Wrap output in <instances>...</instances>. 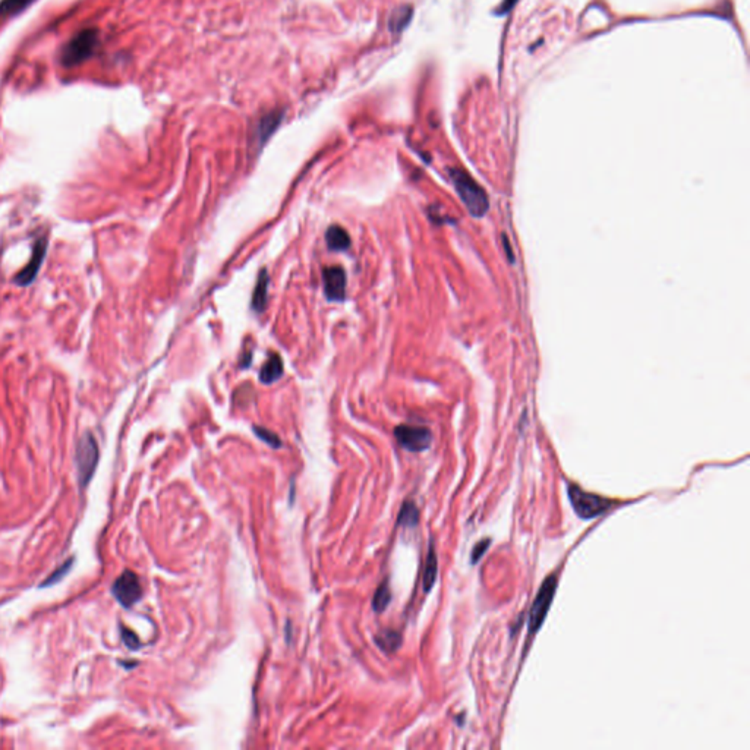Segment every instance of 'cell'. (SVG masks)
Here are the masks:
<instances>
[{
  "instance_id": "obj_1",
  "label": "cell",
  "mask_w": 750,
  "mask_h": 750,
  "mask_svg": "<svg viewBox=\"0 0 750 750\" xmlns=\"http://www.w3.org/2000/svg\"><path fill=\"white\" fill-rule=\"evenodd\" d=\"M450 178L453 181V185L459 193L460 200L466 206L467 211L472 217H482L490 207V201L485 191L472 179L466 172L460 169H452Z\"/></svg>"
},
{
  "instance_id": "obj_2",
  "label": "cell",
  "mask_w": 750,
  "mask_h": 750,
  "mask_svg": "<svg viewBox=\"0 0 750 750\" xmlns=\"http://www.w3.org/2000/svg\"><path fill=\"white\" fill-rule=\"evenodd\" d=\"M100 460V449L96 437L91 432H86L78 441L76 446V469H78V481L81 488H86L97 469Z\"/></svg>"
},
{
  "instance_id": "obj_3",
  "label": "cell",
  "mask_w": 750,
  "mask_h": 750,
  "mask_svg": "<svg viewBox=\"0 0 750 750\" xmlns=\"http://www.w3.org/2000/svg\"><path fill=\"white\" fill-rule=\"evenodd\" d=\"M98 44V31L87 29L78 33L62 50V64L65 66H76L93 56Z\"/></svg>"
},
{
  "instance_id": "obj_4",
  "label": "cell",
  "mask_w": 750,
  "mask_h": 750,
  "mask_svg": "<svg viewBox=\"0 0 750 750\" xmlns=\"http://www.w3.org/2000/svg\"><path fill=\"white\" fill-rule=\"evenodd\" d=\"M569 498L573 510L582 519H592L595 516L602 515L611 507V502H608V500L595 494L585 492L573 484L569 485Z\"/></svg>"
},
{
  "instance_id": "obj_5",
  "label": "cell",
  "mask_w": 750,
  "mask_h": 750,
  "mask_svg": "<svg viewBox=\"0 0 750 750\" xmlns=\"http://www.w3.org/2000/svg\"><path fill=\"white\" fill-rule=\"evenodd\" d=\"M555 589H557V577L555 576L547 577L532 604L531 613H529V632L531 633H535L542 626L548 614V609L552 602Z\"/></svg>"
},
{
  "instance_id": "obj_6",
  "label": "cell",
  "mask_w": 750,
  "mask_h": 750,
  "mask_svg": "<svg viewBox=\"0 0 750 750\" xmlns=\"http://www.w3.org/2000/svg\"><path fill=\"white\" fill-rule=\"evenodd\" d=\"M112 594L116 598V601L125 607L131 608L143 597V588L138 576L131 572L125 570L112 585Z\"/></svg>"
},
{
  "instance_id": "obj_7",
  "label": "cell",
  "mask_w": 750,
  "mask_h": 750,
  "mask_svg": "<svg viewBox=\"0 0 750 750\" xmlns=\"http://www.w3.org/2000/svg\"><path fill=\"white\" fill-rule=\"evenodd\" d=\"M395 437L400 446L409 452H424L431 446L432 434L425 427L399 425L395 430Z\"/></svg>"
},
{
  "instance_id": "obj_8",
  "label": "cell",
  "mask_w": 750,
  "mask_h": 750,
  "mask_svg": "<svg viewBox=\"0 0 750 750\" xmlns=\"http://www.w3.org/2000/svg\"><path fill=\"white\" fill-rule=\"evenodd\" d=\"M47 245H49V240L46 236L43 238H39L34 245H33V254H31V258L29 261V264H26L19 273L18 275L15 277V283L18 286H29L31 285L36 279H37V274L43 265V261L46 258V253H47Z\"/></svg>"
},
{
  "instance_id": "obj_9",
  "label": "cell",
  "mask_w": 750,
  "mask_h": 750,
  "mask_svg": "<svg viewBox=\"0 0 750 750\" xmlns=\"http://www.w3.org/2000/svg\"><path fill=\"white\" fill-rule=\"evenodd\" d=\"M324 292L328 300L342 302L346 296V274L342 267H327L323 271Z\"/></svg>"
},
{
  "instance_id": "obj_10",
  "label": "cell",
  "mask_w": 750,
  "mask_h": 750,
  "mask_svg": "<svg viewBox=\"0 0 750 750\" xmlns=\"http://www.w3.org/2000/svg\"><path fill=\"white\" fill-rule=\"evenodd\" d=\"M283 119V112H271L265 115L257 125L255 129V141L260 147H263L268 138L274 133V131L279 128L280 122Z\"/></svg>"
},
{
  "instance_id": "obj_11",
  "label": "cell",
  "mask_w": 750,
  "mask_h": 750,
  "mask_svg": "<svg viewBox=\"0 0 750 750\" xmlns=\"http://www.w3.org/2000/svg\"><path fill=\"white\" fill-rule=\"evenodd\" d=\"M282 375H283V360L279 355L273 353L270 355L268 360L263 365L260 371V381L264 384H271V382H275Z\"/></svg>"
},
{
  "instance_id": "obj_12",
  "label": "cell",
  "mask_w": 750,
  "mask_h": 750,
  "mask_svg": "<svg viewBox=\"0 0 750 750\" xmlns=\"http://www.w3.org/2000/svg\"><path fill=\"white\" fill-rule=\"evenodd\" d=\"M325 240L331 251H346V249L350 248V236L339 225L328 228L325 233Z\"/></svg>"
},
{
  "instance_id": "obj_13",
  "label": "cell",
  "mask_w": 750,
  "mask_h": 750,
  "mask_svg": "<svg viewBox=\"0 0 750 750\" xmlns=\"http://www.w3.org/2000/svg\"><path fill=\"white\" fill-rule=\"evenodd\" d=\"M268 283H270V279H268L267 270L264 268V270L260 271L258 280H257V285H255V289H254V295H253V308L257 313H263L265 310V307H267Z\"/></svg>"
},
{
  "instance_id": "obj_14",
  "label": "cell",
  "mask_w": 750,
  "mask_h": 750,
  "mask_svg": "<svg viewBox=\"0 0 750 750\" xmlns=\"http://www.w3.org/2000/svg\"><path fill=\"white\" fill-rule=\"evenodd\" d=\"M375 642L384 652L392 654L400 648L402 636L395 630H381L375 636Z\"/></svg>"
},
{
  "instance_id": "obj_15",
  "label": "cell",
  "mask_w": 750,
  "mask_h": 750,
  "mask_svg": "<svg viewBox=\"0 0 750 750\" xmlns=\"http://www.w3.org/2000/svg\"><path fill=\"white\" fill-rule=\"evenodd\" d=\"M412 15H413V9L410 6H402V8H397L393 14H392V18L390 21H388V24H390V30L396 34L402 33L407 24L410 22L412 19Z\"/></svg>"
},
{
  "instance_id": "obj_16",
  "label": "cell",
  "mask_w": 750,
  "mask_h": 750,
  "mask_svg": "<svg viewBox=\"0 0 750 750\" xmlns=\"http://www.w3.org/2000/svg\"><path fill=\"white\" fill-rule=\"evenodd\" d=\"M437 570H438L437 555H435L434 548L431 547L430 552H428L427 564H425V572H424V589H425V592H430L432 589L434 583H435V579H437Z\"/></svg>"
},
{
  "instance_id": "obj_17",
  "label": "cell",
  "mask_w": 750,
  "mask_h": 750,
  "mask_svg": "<svg viewBox=\"0 0 750 750\" xmlns=\"http://www.w3.org/2000/svg\"><path fill=\"white\" fill-rule=\"evenodd\" d=\"M36 0H0V16H14L29 8Z\"/></svg>"
},
{
  "instance_id": "obj_18",
  "label": "cell",
  "mask_w": 750,
  "mask_h": 750,
  "mask_svg": "<svg viewBox=\"0 0 750 750\" xmlns=\"http://www.w3.org/2000/svg\"><path fill=\"white\" fill-rule=\"evenodd\" d=\"M390 601H392V591L390 588H388V583L385 580L378 587L374 595V599H373V608L375 613H382V611L387 608V605L390 604Z\"/></svg>"
},
{
  "instance_id": "obj_19",
  "label": "cell",
  "mask_w": 750,
  "mask_h": 750,
  "mask_svg": "<svg viewBox=\"0 0 750 750\" xmlns=\"http://www.w3.org/2000/svg\"><path fill=\"white\" fill-rule=\"evenodd\" d=\"M418 520H420V512L418 509H416V506L410 502L405 503L399 513V523L405 527H413L418 525Z\"/></svg>"
},
{
  "instance_id": "obj_20",
  "label": "cell",
  "mask_w": 750,
  "mask_h": 750,
  "mask_svg": "<svg viewBox=\"0 0 750 750\" xmlns=\"http://www.w3.org/2000/svg\"><path fill=\"white\" fill-rule=\"evenodd\" d=\"M72 566H74V559L65 562V564H62L58 570H54V572H53V573H51V574H50V576L41 583L40 588H47V587H51V585H56V583H58L59 580H62V579L68 574V572H69V569H72Z\"/></svg>"
},
{
  "instance_id": "obj_21",
  "label": "cell",
  "mask_w": 750,
  "mask_h": 750,
  "mask_svg": "<svg viewBox=\"0 0 750 750\" xmlns=\"http://www.w3.org/2000/svg\"><path fill=\"white\" fill-rule=\"evenodd\" d=\"M254 431H255V434H257V435H258V437H260V438H261L263 441H265V442L268 444V446H271V447H275V449H279V447L282 446V441H280V438H279V437H277V435H275L274 432L268 431L267 428H261V427H254Z\"/></svg>"
},
{
  "instance_id": "obj_22",
  "label": "cell",
  "mask_w": 750,
  "mask_h": 750,
  "mask_svg": "<svg viewBox=\"0 0 750 750\" xmlns=\"http://www.w3.org/2000/svg\"><path fill=\"white\" fill-rule=\"evenodd\" d=\"M121 630H122V639H123V642H125V645H126L129 649L135 651V649H140V648H141V641H140V639H138V636H136L133 632L128 630L126 627H121Z\"/></svg>"
},
{
  "instance_id": "obj_23",
  "label": "cell",
  "mask_w": 750,
  "mask_h": 750,
  "mask_svg": "<svg viewBox=\"0 0 750 750\" xmlns=\"http://www.w3.org/2000/svg\"><path fill=\"white\" fill-rule=\"evenodd\" d=\"M490 544H491L490 539H484V541H481V542H478V544L475 545L474 551H472V563H474V564L478 563V560L482 557L484 552H485L487 548L490 547Z\"/></svg>"
},
{
  "instance_id": "obj_24",
  "label": "cell",
  "mask_w": 750,
  "mask_h": 750,
  "mask_svg": "<svg viewBox=\"0 0 750 750\" xmlns=\"http://www.w3.org/2000/svg\"><path fill=\"white\" fill-rule=\"evenodd\" d=\"M516 4H517V0H503V2H502V5H500V6L497 8L495 14H497L498 16H503V15H507V14H509V12H510V11H512V9L515 8V6H516Z\"/></svg>"
}]
</instances>
